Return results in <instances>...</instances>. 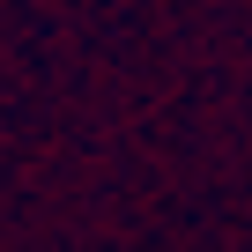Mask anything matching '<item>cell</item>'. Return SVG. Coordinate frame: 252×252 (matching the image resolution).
<instances>
[]
</instances>
